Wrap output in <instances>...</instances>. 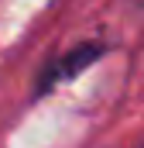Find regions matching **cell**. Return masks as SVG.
Segmentation results:
<instances>
[{
  "mask_svg": "<svg viewBox=\"0 0 144 148\" xmlns=\"http://www.w3.org/2000/svg\"><path fill=\"white\" fill-rule=\"evenodd\" d=\"M103 55H107V45H103V41H86V45H75L65 55H58L55 62H48V66L41 69V76H38V97H41V93H52L55 86L69 83L75 76H82L93 62H100Z\"/></svg>",
  "mask_w": 144,
  "mask_h": 148,
  "instance_id": "cell-1",
  "label": "cell"
},
{
  "mask_svg": "<svg viewBox=\"0 0 144 148\" xmlns=\"http://www.w3.org/2000/svg\"><path fill=\"white\" fill-rule=\"evenodd\" d=\"M134 3H137V7H144V0H134Z\"/></svg>",
  "mask_w": 144,
  "mask_h": 148,
  "instance_id": "cell-2",
  "label": "cell"
}]
</instances>
